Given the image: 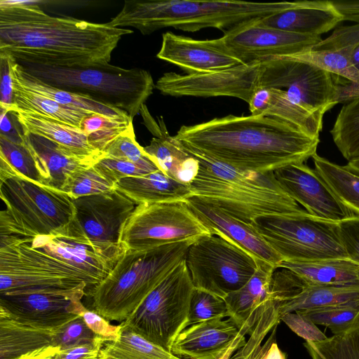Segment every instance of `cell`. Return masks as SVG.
<instances>
[{"label":"cell","instance_id":"obj_1","mask_svg":"<svg viewBox=\"0 0 359 359\" xmlns=\"http://www.w3.org/2000/svg\"><path fill=\"white\" fill-rule=\"evenodd\" d=\"M126 28L53 16L31 1H0V53L20 64L85 67L109 63Z\"/></svg>","mask_w":359,"mask_h":359},{"label":"cell","instance_id":"obj_2","mask_svg":"<svg viewBox=\"0 0 359 359\" xmlns=\"http://www.w3.org/2000/svg\"><path fill=\"white\" fill-rule=\"evenodd\" d=\"M174 137L218 161L262 172L305 162L320 142L290 123L264 115H228L182 126Z\"/></svg>","mask_w":359,"mask_h":359},{"label":"cell","instance_id":"obj_3","mask_svg":"<svg viewBox=\"0 0 359 359\" xmlns=\"http://www.w3.org/2000/svg\"><path fill=\"white\" fill-rule=\"evenodd\" d=\"M180 142L199 164L189 184L192 196L247 223L264 215L306 212L283 190L273 171L236 168Z\"/></svg>","mask_w":359,"mask_h":359},{"label":"cell","instance_id":"obj_4","mask_svg":"<svg viewBox=\"0 0 359 359\" xmlns=\"http://www.w3.org/2000/svg\"><path fill=\"white\" fill-rule=\"evenodd\" d=\"M291 4L236 0L126 1L121 11L107 23L114 27H134L142 34L166 27L191 32L212 27L226 32L243 22L283 11Z\"/></svg>","mask_w":359,"mask_h":359},{"label":"cell","instance_id":"obj_5","mask_svg":"<svg viewBox=\"0 0 359 359\" xmlns=\"http://www.w3.org/2000/svg\"><path fill=\"white\" fill-rule=\"evenodd\" d=\"M196 240L126 250L109 275L91 290L94 311L108 320L124 321L185 259Z\"/></svg>","mask_w":359,"mask_h":359},{"label":"cell","instance_id":"obj_6","mask_svg":"<svg viewBox=\"0 0 359 359\" xmlns=\"http://www.w3.org/2000/svg\"><path fill=\"white\" fill-rule=\"evenodd\" d=\"M20 65L48 85L122 109L132 118L155 88L151 74L140 68L123 69L109 63L76 68Z\"/></svg>","mask_w":359,"mask_h":359},{"label":"cell","instance_id":"obj_7","mask_svg":"<svg viewBox=\"0 0 359 359\" xmlns=\"http://www.w3.org/2000/svg\"><path fill=\"white\" fill-rule=\"evenodd\" d=\"M0 236L34 238L57 236L74 215V199L67 194L20 177L0 181Z\"/></svg>","mask_w":359,"mask_h":359},{"label":"cell","instance_id":"obj_8","mask_svg":"<svg viewBox=\"0 0 359 359\" xmlns=\"http://www.w3.org/2000/svg\"><path fill=\"white\" fill-rule=\"evenodd\" d=\"M251 224L283 260L348 259L339 238L338 222L306 211L258 217Z\"/></svg>","mask_w":359,"mask_h":359},{"label":"cell","instance_id":"obj_9","mask_svg":"<svg viewBox=\"0 0 359 359\" xmlns=\"http://www.w3.org/2000/svg\"><path fill=\"white\" fill-rule=\"evenodd\" d=\"M194 289L185 259L141 302L123 323L170 352L176 337L187 327Z\"/></svg>","mask_w":359,"mask_h":359},{"label":"cell","instance_id":"obj_10","mask_svg":"<svg viewBox=\"0 0 359 359\" xmlns=\"http://www.w3.org/2000/svg\"><path fill=\"white\" fill-rule=\"evenodd\" d=\"M280 61L278 57L242 64L220 71L201 74H163L155 88L170 96H227L249 103L261 88H278Z\"/></svg>","mask_w":359,"mask_h":359},{"label":"cell","instance_id":"obj_11","mask_svg":"<svg viewBox=\"0 0 359 359\" xmlns=\"http://www.w3.org/2000/svg\"><path fill=\"white\" fill-rule=\"evenodd\" d=\"M185 260L194 287L224 299L241 288L257 267V259L215 235L204 236L194 241Z\"/></svg>","mask_w":359,"mask_h":359},{"label":"cell","instance_id":"obj_12","mask_svg":"<svg viewBox=\"0 0 359 359\" xmlns=\"http://www.w3.org/2000/svg\"><path fill=\"white\" fill-rule=\"evenodd\" d=\"M207 235L186 202L141 203L124 223L119 242L126 250H146Z\"/></svg>","mask_w":359,"mask_h":359},{"label":"cell","instance_id":"obj_13","mask_svg":"<svg viewBox=\"0 0 359 359\" xmlns=\"http://www.w3.org/2000/svg\"><path fill=\"white\" fill-rule=\"evenodd\" d=\"M74 215L59 236L105 250H126L122 227L137 204L119 190L74 199Z\"/></svg>","mask_w":359,"mask_h":359},{"label":"cell","instance_id":"obj_14","mask_svg":"<svg viewBox=\"0 0 359 359\" xmlns=\"http://www.w3.org/2000/svg\"><path fill=\"white\" fill-rule=\"evenodd\" d=\"M257 20L236 25L220 37L225 48L243 64L299 54L311 50L322 40L320 36L263 26Z\"/></svg>","mask_w":359,"mask_h":359},{"label":"cell","instance_id":"obj_15","mask_svg":"<svg viewBox=\"0 0 359 359\" xmlns=\"http://www.w3.org/2000/svg\"><path fill=\"white\" fill-rule=\"evenodd\" d=\"M86 288L67 292L0 294V318L43 328H57L79 316Z\"/></svg>","mask_w":359,"mask_h":359},{"label":"cell","instance_id":"obj_16","mask_svg":"<svg viewBox=\"0 0 359 359\" xmlns=\"http://www.w3.org/2000/svg\"><path fill=\"white\" fill-rule=\"evenodd\" d=\"M20 240L69 269L93 290L111 272L126 250H105L59 236L34 238L5 237Z\"/></svg>","mask_w":359,"mask_h":359},{"label":"cell","instance_id":"obj_17","mask_svg":"<svg viewBox=\"0 0 359 359\" xmlns=\"http://www.w3.org/2000/svg\"><path fill=\"white\" fill-rule=\"evenodd\" d=\"M270 294L280 318L297 311L359 301V285L312 284L292 271L278 267L272 275Z\"/></svg>","mask_w":359,"mask_h":359},{"label":"cell","instance_id":"obj_18","mask_svg":"<svg viewBox=\"0 0 359 359\" xmlns=\"http://www.w3.org/2000/svg\"><path fill=\"white\" fill-rule=\"evenodd\" d=\"M273 172L283 190L309 214L336 222L355 216L315 169L304 163L287 165Z\"/></svg>","mask_w":359,"mask_h":359},{"label":"cell","instance_id":"obj_19","mask_svg":"<svg viewBox=\"0 0 359 359\" xmlns=\"http://www.w3.org/2000/svg\"><path fill=\"white\" fill-rule=\"evenodd\" d=\"M186 203L210 235L224 238L256 259L278 268L283 258L267 243L251 223L245 222L194 196L189 198Z\"/></svg>","mask_w":359,"mask_h":359},{"label":"cell","instance_id":"obj_20","mask_svg":"<svg viewBox=\"0 0 359 359\" xmlns=\"http://www.w3.org/2000/svg\"><path fill=\"white\" fill-rule=\"evenodd\" d=\"M156 57L178 66L187 74L217 72L243 64L225 48L220 38L197 40L171 32L162 35Z\"/></svg>","mask_w":359,"mask_h":359},{"label":"cell","instance_id":"obj_21","mask_svg":"<svg viewBox=\"0 0 359 359\" xmlns=\"http://www.w3.org/2000/svg\"><path fill=\"white\" fill-rule=\"evenodd\" d=\"M245 334L230 318L191 325L175 339L170 353L181 359H220Z\"/></svg>","mask_w":359,"mask_h":359},{"label":"cell","instance_id":"obj_22","mask_svg":"<svg viewBox=\"0 0 359 359\" xmlns=\"http://www.w3.org/2000/svg\"><path fill=\"white\" fill-rule=\"evenodd\" d=\"M86 287L84 282L57 277L29 263L10 248H0V294L67 292Z\"/></svg>","mask_w":359,"mask_h":359},{"label":"cell","instance_id":"obj_23","mask_svg":"<svg viewBox=\"0 0 359 359\" xmlns=\"http://www.w3.org/2000/svg\"><path fill=\"white\" fill-rule=\"evenodd\" d=\"M257 262V269L250 279L224 298L229 318L245 335L253 332L262 316L273 304L270 285L277 268L261 259Z\"/></svg>","mask_w":359,"mask_h":359},{"label":"cell","instance_id":"obj_24","mask_svg":"<svg viewBox=\"0 0 359 359\" xmlns=\"http://www.w3.org/2000/svg\"><path fill=\"white\" fill-rule=\"evenodd\" d=\"M140 112L144 125L154 136L144 147L145 152L165 175L189 185L198 172V161L184 149L180 141L169 135L161 118L158 123L153 118L145 104Z\"/></svg>","mask_w":359,"mask_h":359},{"label":"cell","instance_id":"obj_25","mask_svg":"<svg viewBox=\"0 0 359 359\" xmlns=\"http://www.w3.org/2000/svg\"><path fill=\"white\" fill-rule=\"evenodd\" d=\"M257 21L261 25L289 32L320 36L343 20L332 1H296L288 8Z\"/></svg>","mask_w":359,"mask_h":359},{"label":"cell","instance_id":"obj_26","mask_svg":"<svg viewBox=\"0 0 359 359\" xmlns=\"http://www.w3.org/2000/svg\"><path fill=\"white\" fill-rule=\"evenodd\" d=\"M25 133L39 135L51 140L79 158L94 165L104 154L88 142L86 135L79 128L39 114L13 111Z\"/></svg>","mask_w":359,"mask_h":359},{"label":"cell","instance_id":"obj_27","mask_svg":"<svg viewBox=\"0 0 359 359\" xmlns=\"http://www.w3.org/2000/svg\"><path fill=\"white\" fill-rule=\"evenodd\" d=\"M119 190L137 205L165 202H186L192 196L189 185L168 176L161 170L117 182Z\"/></svg>","mask_w":359,"mask_h":359},{"label":"cell","instance_id":"obj_28","mask_svg":"<svg viewBox=\"0 0 359 359\" xmlns=\"http://www.w3.org/2000/svg\"><path fill=\"white\" fill-rule=\"evenodd\" d=\"M25 144L34 156L48 187L60 190L76 170L94 165L45 137L25 133Z\"/></svg>","mask_w":359,"mask_h":359},{"label":"cell","instance_id":"obj_29","mask_svg":"<svg viewBox=\"0 0 359 359\" xmlns=\"http://www.w3.org/2000/svg\"><path fill=\"white\" fill-rule=\"evenodd\" d=\"M9 56L13 85L15 86L88 114L97 113L111 117L129 116L122 109L100 103L82 95L48 85L27 72L13 57Z\"/></svg>","mask_w":359,"mask_h":359},{"label":"cell","instance_id":"obj_30","mask_svg":"<svg viewBox=\"0 0 359 359\" xmlns=\"http://www.w3.org/2000/svg\"><path fill=\"white\" fill-rule=\"evenodd\" d=\"M278 267L290 269L312 284L359 285V265L348 259L334 258L309 262L283 260Z\"/></svg>","mask_w":359,"mask_h":359},{"label":"cell","instance_id":"obj_31","mask_svg":"<svg viewBox=\"0 0 359 359\" xmlns=\"http://www.w3.org/2000/svg\"><path fill=\"white\" fill-rule=\"evenodd\" d=\"M57 328H43L0 318V359H18L33 350L55 346Z\"/></svg>","mask_w":359,"mask_h":359},{"label":"cell","instance_id":"obj_32","mask_svg":"<svg viewBox=\"0 0 359 359\" xmlns=\"http://www.w3.org/2000/svg\"><path fill=\"white\" fill-rule=\"evenodd\" d=\"M118 337L107 341L99 359H181L147 340L123 323Z\"/></svg>","mask_w":359,"mask_h":359},{"label":"cell","instance_id":"obj_33","mask_svg":"<svg viewBox=\"0 0 359 359\" xmlns=\"http://www.w3.org/2000/svg\"><path fill=\"white\" fill-rule=\"evenodd\" d=\"M312 160L315 170L341 203L359 217V174L346 165L334 163L317 154L312 156Z\"/></svg>","mask_w":359,"mask_h":359},{"label":"cell","instance_id":"obj_34","mask_svg":"<svg viewBox=\"0 0 359 359\" xmlns=\"http://www.w3.org/2000/svg\"><path fill=\"white\" fill-rule=\"evenodd\" d=\"M12 177H23L41 185L47 182L32 152L0 136V181Z\"/></svg>","mask_w":359,"mask_h":359},{"label":"cell","instance_id":"obj_35","mask_svg":"<svg viewBox=\"0 0 359 359\" xmlns=\"http://www.w3.org/2000/svg\"><path fill=\"white\" fill-rule=\"evenodd\" d=\"M13 95L14 111L39 114L79 128L83 118L89 114L15 86Z\"/></svg>","mask_w":359,"mask_h":359},{"label":"cell","instance_id":"obj_36","mask_svg":"<svg viewBox=\"0 0 359 359\" xmlns=\"http://www.w3.org/2000/svg\"><path fill=\"white\" fill-rule=\"evenodd\" d=\"M133 119L130 116L111 117L91 113L83 118L79 129L86 135L89 144L104 154L118 137L134 129Z\"/></svg>","mask_w":359,"mask_h":359},{"label":"cell","instance_id":"obj_37","mask_svg":"<svg viewBox=\"0 0 359 359\" xmlns=\"http://www.w3.org/2000/svg\"><path fill=\"white\" fill-rule=\"evenodd\" d=\"M355 48L346 46L326 50H309L290 57L348 80L355 84L359 90V71L353 65L352 60Z\"/></svg>","mask_w":359,"mask_h":359},{"label":"cell","instance_id":"obj_38","mask_svg":"<svg viewBox=\"0 0 359 359\" xmlns=\"http://www.w3.org/2000/svg\"><path fill=\"white\" fill-rule=\"evenodd\" d=\"M330 133L348 162L359 158V98L342 107Z\"/></svg>","mask_w":359,"mask_h":359},{"label":"cell","instance_id":"obj_39","mask_svg":"<svg viewBox=\"0 0 359 359\" xmlns=\"http://www.w3.org/2000/svg\"><path fill=\"white\" fill-rule=\"evenodd\" d=\"M299 311L316 325L327 327L333 335L359 327V301Z\"/></svg>","mask_w":359,"mask_h":359},{"label":"cell","instance_id":"obj_40","mask_svg":"<svg viewBox=\"0 0 359 359\" xmlns=\"http://www.w3.org/2000/svg\"><path fill=\"white\" fill-rule=\"evenodd\" d=\"M304 346L312 359H359V327Z\"/></svg>","mask_w":359,"mask_h":359},{"label":"cell","instance_id":"obj_41","mask_svg":"<svg viewBox=\"0 0 359 359\" xmlns=\"http://www.w3.org/2000/svg\"><path fill=\"white\" fill-rule=\"evenodd\" d=\"M114 184L104 178L94 167L80 168L72 172L60 191L73 199L114 189Z\"/></svg>","mask_w":359,"mask_h":359},{"label":"cell","instance_id":"obj_42","mask_svg":"<svg viewBox=\"0 0 359 359\" xmlns=\"http://www.w3.org/2000/svg\"><path fill=\"white\" fill-rule=\"evenodd\" d=\"M229 317L224 298L194 287L189 307L187 327L201 322Z\"/></svg>","mask_w":359,"mask_h":359},{"label":"cell","instance_id":"obj_43","mask_svg":"<svg viewBox=\"0 0 359 359\" xmlns=\"http://www.w3.org/2000/svg\"><path fill=\"white\" fill-rule=\"evenodd\" d=\"M94 167L114 185L123 178L142 176L159 170L154 160L134 163L105 156L100 158Z\"/></svg>","mask_w":359,"mask_h":359},{"label":"cell","instance_id":"obj_44","mask_svg":"<svg viewBox=\"0 0 359 359\" xmlns=\"http://www.w3.org/2000/svg\"><path fill=\"white\" fill-rule=\"evenodd\" d=\"M280 321L278 313L273 304L257 323L245 344L237 349L229 359H257L264 339Z\"/></svg>","mask_w":359,"mask_h":359},{"label":"cell","instance_id":"obj_45","mask_svg":"<svg viewBox=\"0 0 359 359\" xmlns=\"http://www.w3.org/2000/svg\"><path fill=\"white\" fill-rule=\"evenodd\" d=\"M99 338L101 337L96 335L79 316L57 327L55 337V346H59L61 350H63L92 343Z\"/></svg>","mask_w":359,"mask_h":359},{"label":"cell","instance_id":"obj_46","mask_svg":"<svg viewBox=\"0 0 359 359\" xmlns=\"http://www.w3.org/2000/svg\"><path fill=\"white\" fill-rule=\"evenodd\" d=\"M105 157L140 163L153 160L136 141L134 129L113 141L104 151Z\"/></svg>","mask_w":359,"mask_h":359},{"label":"cell","instance_id":"obj_47","mask_svg":"<svg viewBox=\"0 0 359 359\" xmlns=\"http://www.w3.org/2000/svg\"><path fill=\"white\" fill-rule=\"evenodd\" d=\"M280 319L306 341L317 342L328 338L310 318L299 311L287 313Z\"/></svg>","mask_w":359,"mask_h":359},{"label":"cell","instance_id":"obj_48","mask_svg":"<svg viewBox=\"0 0 359 359\" xmlns=\"http://www.w3.org/2000/svg\"><path fill=\"white\" fill-rule=\"evenodd\" d=\"M359 45V24L337 28L331 35L313 46L312 50H333Z\"/></svg>","mask_w":359,"mask_h":359},{"label":"cell","instance_id":"obj_49","mask_svg":"<svg viewBox=\"0 0 359 359\" xmlns=\"http://www.w3.org/2000/svg\"><path fill=\"white\" fill-rule=\"evenodd\" d=\"M338 231L348 259L359 265V217L338 222Z\"/></svg>","mask_w":359,"mask_h":359},{"label":"cell","instance_id":"obj_50","mask_svg":"<svg viewBox=\"0 0 359 359\" xmlns=\"http://www.w3.org/2000/svg\"><path fill=\"white\" fill-rule=\"evenodd\" d=\"M86 325L98 337L106 341H115L119 335L121 324L114 325L109 320L100 315L95 311L86 309L80 315Z\"/></svg>","mask_w":359,"mask_h":359},{"label":"cell","instance_id":"obj_51","mask_svg":"<svg viewBox=\"0 0 359 359\" xmlns=\"http://www.w3.org/2000/svg\"><path fill=\"white\" fill-rule=\"evenodd\" d=\"M0 107L6 111H14L13 85L11 71V59L7 54L0 53Z\"/></svg>","mask_w":359,"mask_h":359},{"label":"cell","instance_id":"obj_52","mask_svg":"<svg viewBox=\"0 0 359 359\" xmlns=\"http://www.w3.org/2000/svg\"><path fill=\"white\" fill-rule=\"evenodd\" d=\"M0 128V136L15 144H25V133L13 111L1 109Z\"/></svg>","mask_w":359,"mask_h":359},{"label":"cell","instance_id":"obj_53","mask_svg":"<svg viewBox=\"0 0 359 359\" xmlns=\"http://www.w3.org/2000/svg\"><path fill=\"white\" fill-rule=\"evenodd\" d=\"M107 341L99 338L92 343L84 344L59 351L54 359H99L100 351Z\"/></svg>","mask_w":359,"mask_h":359},{"label":"cell","instance_id":"obj_54","mask_svg":"<svg viewBox=\"0 0 359 359\" xmlns=\"http://www.w3.org/2000/svg\"><path fill=\"white\" fill-rule=\"evenodd\" d=\"M277 327L278 325L273 327L266 340L262 344L257 359H286V354L276 343Z\"/></svg>","mask_w":359,"mask_h":359},{"label":"cell","instance_id":"obj_55","mask_svg":"<svg viewBox=\"0 0 359 359\" xmlns=\"http://www.w3.org/2000/svg\"><path fill=\"white\" fill-rule=\"evenodd\" d=\"M271 88L257 90L252 96L248 104L251 115H264L271 100Z\"/></svg>","mask_w":359,"mask_h":359},{"label":"cell","instance_id":"obj_56","mask_svg":"<svg viewBox=\"0 0 359 359\" xmlns=\"http://www.w3.org/2000/svg\"><path fill=\"white\" fill-rule=\"evenodd\" d=\"M342 20H348L359 24V1H332Z\"/></svg>","mask_w":359,"mask_h":359},{"label":"cell","instance_id":"obj_57","mask_svg":"<svg viewBox=\"0 0 359 359\" xmlns=\"http://www.w3.org/2000/svg\"><path fill=\"white\" fill-rule=\"evenodd\" d=\"M60 351L61 348L59 346H47L25 353L18 359H54Z\"/></svg>","mask_w":359,"mask_h":359},{"label":"cell","instance_id":"obj_58","mask_svg":"<svg viewBox=\"0 0 359 359\" xmlns=\"http://www.w3.org/2000/svg\"><path fill=\"white\" fill-rule=\"evenodd\" d=\"M245 337H243L236 344H234L226 352V353L220 359H229V357L240 347L245 344Z\"/></svg>","mask_w":359,"mask_h":359},{"label":"cell","instance_id":"obj_59","mask_svg":"<svg viewBox=\"0 0 359 359\" xmlns=\"http://www.w3.org/2000/svg\"><path fill=\"white\" fill-rule=\"evenodd\" d=\"M346 166L354 172L359 174V158L348 162Z\"/></svg>","mask_w":359,"mask_h":359},{"label":"cell","instance_id":"obj_60","mask_svg":"<svg viewBox=\"0 0 359 359\" xmlns=\"http://www.w3.org/2000/svg\"><path fill=\"white\" fill-rule=\"evenodd\" d=\"M352 60L353 65L359 71V45L355 48L353 51Z\"/></svg>","mask_w":359,"mask_h":359}]
</instances>
